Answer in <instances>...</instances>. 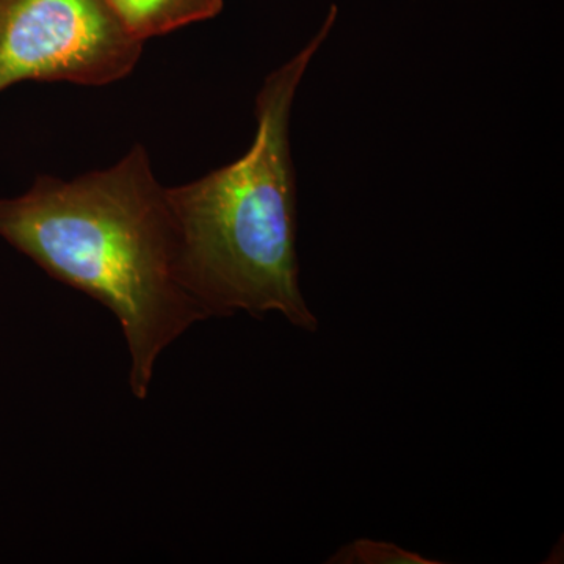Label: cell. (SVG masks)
I'll list each match as a JSON object with an SVG mask.
<instances>
[{
    "label": "cell",
    "mask_w": 564,
    "mask_h": 564,
    "mask_svg": "<svg viewBox=\"0 0 564 564\" xmlns=\"http://www.w3.org/2000/svg\"><path fill=\"white\" fill-rule=\"evenodd\" d=\"M333 564H436L414 552L386 541L358 540L343 545L328 560Z\"/></svg>",
    "instance_id": "5b68a950"
},
{
    "label": "cell",
    "mask_w": 564,
    "mask_h": 564,
    "mask_svg": "<svg viewBox=\"0 0 564 564\" xmlns=\"http://www.w3.org/2000/svg\"><path fill=\"white\" fill-rule=\"evenodd\" d=\"M143 47L109 0H0V93L22 82L106 87L131 76Z\"/></svg>",
    "instance_id": "3957f363"
},
{
    "label": "cell",
    "mask_w": 564,
    "mask_h": 564,
    "mask_svg": "<svg viewBox=\"0 0 564 564\" xmlns=\"http://www.w3.org/2000/svg\"><path fill=\"white\" fill-rule=\"evenodd\" d=\"M337 17L333 3L313 39L263 79L247 152L198 180L166 187L184 281L209 318L280 314L304 332L318 329L300 289L291 121L304 74Z\"/></svg>",
    "instance_id": "7a4b0ae2"
},
{
    "label": "cell",
    "mask_w": 564,
    "mask_h": 564,
    "mask_svg": "<svg viewBox=\"0 0 564 564\" xmlns=\"http://www.w3.org/2000/svg\"><path fill=\"white\" fill-rule=\"evenodd\" d=\"M124 31L140 43L214 20L225 0H109Z\"/></svg>",
    "instance_id": "277c9868"
},
{
    "label": "cell",
    "mask_w": 564,
    "mask_h": 564,
    "mask_svg": "<svg viewBox=\"0 0 564 564\" xmlns=\"http://www.w3.org/2000/svg\"><path fill=\"white\" fill-rule=\"evenodd\" d=\"M0 239L115 315L135 399L150 393L162 352L209 321L185 284L180 232L144 144L106 169L41 174L0 198Z\"/></svg>",
    "instance_id": "6da1fadb"
}]
</instances>
